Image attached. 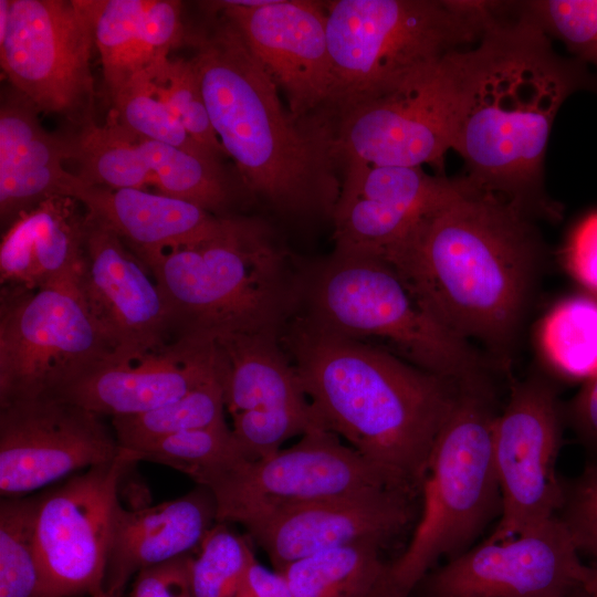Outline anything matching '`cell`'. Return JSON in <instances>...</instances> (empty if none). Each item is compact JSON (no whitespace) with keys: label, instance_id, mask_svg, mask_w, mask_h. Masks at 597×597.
Here are the masks:
<instances>
[{"label":"cell","instance_id":"27","mask_svg":"<svg viewBox=\"0 0 597 597\" xmlns=\"http://www.w3.org/2000/svg\"><path fill=\"white\" fill-rule=\"evenodd\" d=\"M384 546L364 541L324 549L286 566L293 597H381L388 566Z\"/></svg>","mask_w":597,"mask_h":597},{"label":"cell","instance_id":"4","mask_svg":"<svg viewBox=\"0 0 597 597\" xmlns=\"http://www.w3.org/2000/svg\"><path fill=\"white\" fill-rule=\"evenodd\" d=\"M186 40L213 130L247 189L281 216L332 219L342 179L331 127L293 118L222 13L207 15Z\"/></svg>","mask_w":597,"mask_h":597},{"label":"cell","instance_id":"37","mask_svg":"<svg viewBox=\"0 0 597 597\" xmlns=\"http://www.w3.org/2000/svg\"><path fill=\"white\" fill-rule=\"evenodd\" d=\"M231 417L232 432L248 460L269 457L286 440L323 427L314 410H251Z\"/></svg>","mask_w":597,"mask_h":597},{"label":"cell","instance_id":"2","mask_svg":"<svg viewBox=\"0 0 597 597\" xmlns=\"http://www.w3.org/2000/svg\"><path fill=\"white\" fill-rule=\"evenodd\" d=\"M578 91L597 94V73L558 54L519 2H500L474 48L453 144L473 187L526 213L557 218L544 188L554 119Z\"/></svg>","mask_w":597,"mask_h":597},{"label":"cell","instance_id":"43","mask_svg":"<svg viewBox=\"0 0 597 597\" xmlns=\"http://www.w3.org/2000/svg\"><path fill=\"white\" fill-rule=\"evenodd\" d=\"M583 589L588 597H597V565L588 566Z\"/></svg>","mask_w":597,"mask_h":597},{"label":"cell","instance_id":"5","mask_svg":"<svg viewBox=\"0 0 597 597\" xmlns=\"http://www.w3.org/2000/svg\"><path fill=\"white\" fill-rule=\"evenodd\" d=\"M144 263L165 300L171 342L281 337L300 310L303 259L260 218L228 214L214 237Z\"/></svg>","mask_w":597,"mask_h":597},{"label":"cell","instance_id":"44","mask_svg":"<svg viewBox=\"0 0 597 597\" xmlns=\"http://www.w3.org/2000/svg\"><path fill=\"white\" fill-rule=\"evenodd\" d=\"M568 597H588V596H587V594L585 593V590L583 589V586H582V588H579L578 590H576L575 593H573Z\"/></svg>","mask_w":597,"mask_h":597},{"label":"cell","instance_id":"28","mask_svg":"<svg viewBox=\"0 0 597 597\" xmlns=\"http://www.w3.org/2000/svg\"><path fill=\"white\" fill-rule=\"evenodd\" d=\"M538 343L564 378L586 381L597 374V295L577 294L553 306L540 326Z\"/></svg>","mask_w":597,"mask_h":597},{"label":"cell","instance_id":"26","mask_svg":"<svg viewBox=\"0 0 597 597\" xmlns=\"http://www.w3.org/2000/svg\"><path fill=\"white\" fill-rule=\"evenodd\" d=\"M214 349L231 416L251 410H313L279 336H227L214 342Z\"/></svg>","mask_w":597,"mask_h":597},{"label":"cell","instance_id":"24","mask_svg":"<svg viewBox=\"0 0 597 597\" xmlns=\"http://www.w3.org/2000/svg\"><path fill=\"white\" fill-rule=\"evenodd\" d=\"M100 53L109 100L168 59L186 40L181 3L172 0H81Z\"/></svg>","mask_w":597,"mask_h":597},{"label":"cell","instance_id":"46","mask_svg":"<svg viewBox=\"0 0 597 597\" xmlns=\"http://www.w3.org/2000/svg\"><path fill=\"white\" fill-rule=\"evenodd\" d=\"M237 597H248V596L244 595V594H243L242 591H240V589H239V593H238Z\"/></svg>","mask_w":597,"mask_h":597},{"label":"cell","instance_id":"34","mask_svg":"<svg viewBox=\"0 0 597 597\" xmlns=\"http://www.w3.org/2000/svg\"><path fill=\"white\" fill-rule=\"evenodd\" d=\"M198 548L190 563L191 597H237L254 557L250 542L217 522Z\"/></svg>","mask_w":597,"mask_h":597},{"label":"cell","instance_id":"39","mask_svg":"<svg viewBox=\"0 0 597 597\" xmlns=\"http://www.w3.org/2000/svg\"><path fill=\"white\" fill-rule=\"evenodd\" d=\"M564 262L573 277L597 295V209L584 214L570 229Z\"/></svg>","mask_w":597,"mask_h":597},{"label":"cell","instance_id":"36","mask_svg":"<svg viewBox=\"0 0 597 597\" xmlns=\"http://www.w3.org/2000/svg\"><path fill=\"white\" fill-rule=\"evenodd\" d=\"M523 11L572 57L597 71V0L520 1Z\"/></svg>","mask_w":597,"mask_h":597},{"label":"cell","instance_id":"15","mask_svg":"<svg viewBox=\"0 0 597 597\" xmlns=\"http://www.w3.org/2000/svg\"><path fill=\"white\" fill-rule=\"evenodd\" d=\"M122 451L102 416L59 397L0 405V492L22 496Z\"/></svg>","mask_w":597,"mask_h":597},{"label":"cell","instance_id":"30","mask_svg":"<svg viewBox=\"0 0 597 597\" xmlns=\"http://www.w3.org/2000/svg\"><path fill=\"white\" fill-rule=\"evenodd\" d=\"M224 409L223 388L217 377L150 411L114 417L112 427L119 447L134 450L176 433L228 425Z\"/></svg>","mask_w":597,"mask_h":597},{"label":"cell","instance_id":"19","mask_svg":"<svg viewBox=\"0 0 597 597\" xmlns=\"http://www.w3.org/2000/svg\"><path fill=\"white\" fill-rule=\"evenodd\" d=\"M418 495L399 488L374 489L281 510L243 527L281 573L333 547L364 541L385 547L416 519Z\"/></svg>","mask_w":597,"mask_h":597},{"label":"cell","instance_id":"13","mask_svg":"<svg viewBox=\"0 0 597 597\" xmlns=\"http://www.w3.org/2000/svg\"><path fill=\"white\" fill-rule=\"evenodd\" d=\"M136 461L134 451L122 449L115 459L40 495L35 538L43 597L91 596L103 589L119 481Z\"/></svg>","mask_w":597,"mask_h":597},{"label":"cell","instance_id":"7","mask_svg":"<svg viewBox=\"0 0 597 597\" xmlns=\"http://www.w3.org/2000/svg\"><path fill=\"white\" fill-rule=\"evenodd\" d=\"M297 314L326 332L459 384L488 381L486 363L471 344L433 318L379 258L333 250L324 258L303 259Z\"/></svg>","mask_w":597,"mask_h":597},{"label":"cell","instance_id":"20","mask_svg":"<svg viewBox=\"0 0 597 597\" xmlns=\"http://www.w3.org/2000/svg\"><path fill=\"white\" fill-rule=\"evenodd\" d=\"M219 377L214 343L175 341L130 362L111 359L56 397L100 416L139 415Z\"/></svg>","mask_w":597,"mask_h":597},{"label":"cell","instance_id":"6","mask_svg":"<svg viewBox=\"0 0 597 597\" xmlns=\"http://www.w3.org/2000/svg\"><path fill=\"white\" fill-rule=\"evenodd\" d=\"M498 1L324 2L333 88L325 119L405 85L447 54L478 43Z\"/></svg>","mask_w":597,"mask_h":597},{"label":"cell","instance_id":"21","mask_svg":"<svg viewBox=\"0 0 597 597\" xmlns=\"http://www.w3.org/2000/svg\"><path fill=\"white\" fill-rule=\"evenodd\" d=\"M217 523L211 491L198 485L187 494L156 505L126 510L115 519L103 589L121 597L140 570L189 554Z\"/></svg>","mask_w":597,"mask_h":597},{"label":"cell","instance_id":"14","mask_svg":"<svg viewBox=\"0 0 597 597\" xmlns=\"http://www.w3.org/2000/svg\"><path fill=\"white\" fill-rule=\"evenodd\" d=\"M564 419L546 378L531 376L512 387L493 429L501 516L484 542L512 538L558 514L565 498L556 469Z\"/></svg>","mask_w":597,"mask_h":597},{"label":"cell","instance_id":"32","mask_svg":"<svg viewBox=\"0 0 597 597\" xmlns=\"http://www.w3.org/2000/svg\"><path fill=\"white\" fill-rule=\"evenodd\" d=\"M138 461L170 467L201 484L208 476L245 459L228 425L176 433L134 450Z\"/></svg>","mask_w":597,"mask_h":597},{"label":"cell","instance_id":"11","mask_svg":"<svg viewBox=\"0 0 597 597\" xmlns=\"http://www.w3.org/2000/svg\"><path fill=\"white\" fill-rule=\"evenodd\" d=\"M198 485L213 494L217 522L242 526L281 510L368 490L399 488L413 492L323 427L269 457L240 459Z\"/></svg>","mask_w":597,"mask_h":597},{"label":"cell","instance_id":"12","mask_svg":"<svg viewBox=\"0 0 597 597\" xmlns=\"http://www.w3.org/2000/svg\"><path fill=\"white\" fill-rule=\"evenodd\" d=\"M93 45L81 0H10L0 63L13 90L39 112L63 115L84 127L92 124Z\"/></svg>","mask_w":597,"mask_h":597},{"label":"cell","instance_id":"23","mask_svg":"<svg viewBox=\"0 0 597 597\" xmlns=\"http://www.w3.org/2000/svg\"><path fill=\"white\" fill-rule=\"evenodd\" d=\"M70 198L114 231L143 262L214 237L227 217L160 192L87 185L78 176Z\"/></svg>","mask_w":597,"mask_h":597},{"label":"cell","instance_id":"38","mask_svg":"<svg viewBox=\"0 0 597 597\" xmlns=\"http://www.w3.org/2000/svg\"><path fill=\"white\" fill-rule=\"evenodd\" d=\"M558 516L580 555L597 558V460H593L570 485H565Z\"/></svg>","mask_w":597,"mask_h":597},{"label":"cell","instance_id":"18","mask_svg":"<svg viewBox=\"0 0 597 597\" xmlns=\"http://www.w3.org/2000/svg\"><path fill=\"white\" fill-rule=\"evenodd\" d=\"M84 248L81 290L116 360L130 362L172 343L167 306L150 270L87 213Z\"/></svg>","mask_w":597,"mask_h":597},{"label":"cell","instance_id":"31","mask_svg":"<svg viewBox=\"0 0 597 597\" xmlns=\"http://www.w3.org/2000/svg\"><path fill=\"white\" fill-rule=\"evenodd\" d=\"M40 495L8 496L0 503V597H43L36 551Z\"/></svg>","mask_w":597,"mask_h":597},{"label":"cell","instance_id":"3","mask_svg":"<svg viewBox=\"0 0 597 597\" xmlns=\"http://www.w3.org/2000/svg\"><path fill=\"white\" fill-rule=\"evenodd\" d=\"M280 341L321 425L420 494L432 447L461 384L326 332L300 314Z\"/></svg>","mask_w":597,"mask_h":597},{"label":"cell","instance_id":"17","mask_svg":"<svg viewBox=\"0 0 597 597\" xmlns=\"http://www.w3.org/2000/svg\"><path fill=\"white\" fill-rule=\"evenodd\" d=\"M207 15L222 13L302 123L322 122L333 88L324 2L270 0L244 8L231 1H202Z\"/></svg>","mask_w":597,"mask_h":597},{"label":"cell","instance_id":"33","mask_svg":"<svg viewBox=\"0 0 597 597\" xmlns=\"http://www.w3.org/2000/svg\"><path fill=\"white\" fill-rule=\"evenodd\" d=\"M111 102V121L129 134L219 160L193 140L179 119L158 98L146 72L134 77Z\"/></svg>","mask_w":597,"mask_h":597},{"label":"cell","instance_id":"41","mask_svg":"<svg viewBox=\"0 0 597 597\" xmlns=\"http://www.w3.org/2000/svg\"><path fill=\"white\" fill-rule=\"evenodd\" d=\"M564 417L574 432L597 460V374L584 381L569 401Z\"/></svg>","mask_w":597,"mask_h":597},{"label":"cell","instance_id":"10","mask_svg":"<svg viewBox=\"0 0 597 597\" xmlns=\"http://www.w3.org/2000/svg\"><path fill=\"white\" fill-rule=\"evenodd\" d=\"M470 49L447 54L396 91L336 116L331 126L338 163L429 164L443 174V158L457 134Z\"/></svg>","mask_w":597,"mask_h":597},{"label":"cell","instance_id":"45","mask_svg":"<svg viewBox=\"0 0 597 597\" xmlns=\"http://www.w3.org/2000/svg\"><path fill=\"white\" fill-rule=\"evenodd\" d=\"M90 597H112L107 593L104 591V589L91 595Z\"/></svg>","mask_w":597,"mask_h":597},{"label":"cell","instance_id":"8","mask_svg":"<svg viewBox=\"0 0 597 597\" xmlns=\"http://www.w3.org/2000/svg\"><path fill=\"white\" fill-rule=\"evenodd\" d=\"M489 381L461 384L432 447L410 542L388 566L381 597H410L443 556L453 558L501 512Z\"/></svg>","mask_w":597,"mask_h":597},{"label":"cell","instance_id":"35","mask_svg":"<svg viewBox=\"0 0 597 597\" xmlns=\"http://www.w3.org/2000/svg\"><path fill=\"white\" fill-rule=\"evenodd\" d=\"M154 92L201 147L219 158L223 148L211 125L191 59L169 57L146 72Z\"/></svg>","mask_w":597,"mask_h":597},{"label":"cell","instance_id":"25","mask_svg":"<svg viewBox=\"0 0 597 597\" xmlns=\"http://www.w3.org/2000/svg\"><path fill=\"white\" fill-rule=\"evenodd\" d=\"M75 201L51 198L11 223L0 245L1 290L31 291L82 273L85 216Z\"/></svg>","mask_w":597,"mask_h":597},{"label":"cell","instance_id":"9","mask_svg":"<svg viewBox=\"0 0 597 597\" xmlns=\"http://www.w3.org/2000/svg\"><path fill=\"white\" fill-rule=\"evenodd\" d=\"M80 276L31 291L1 290L0 405L56 397L116 359Z\"/></svg>","mask_w":597,"mask_h":597},{"label":"cell","instance_id":"22","mask_svg":"<svg viewBox=\"0 0 597 597\" xmlns=\"http://www.w3.org/2000/svg\"><path fill=\"white\" fill-rule=\"evenodd\" d=\"M39 111L15 90L0 106V216L12 223L54 197L70 198L77 176L63 168L71 159V139L52 135Z\"/></svg>","mask_w":597,"mask_h":597},{"label":"cell","instance_id":"1","mask_svg":"<svg viewBox=\"0 0 597 597\" xmlns=\"http://www.w3.org/2000/svg\"><path fill=\"white\" fill-rule=\"evenodd\" d=\"M532 216L454 180L384 261L426 311L503 365L520 336L544 256Z\"/></svg>","mask_w":597,"mask_h":597},{"label":"cell","instance_id":"42","mask_svg":"<svg viewBox=\"0 0 597 597\" xmlns=\"http://www.w3.org/2000/svg\"><path fill=\"white\" fill-rule=\"evenodd\" d=\"M240 591L248 597H293L286 577L261 565L255 556L248 566Z\"/></svg>","mask_w":597,"mask_h":597},{"label":"cell","instance_id":"40","mask_svg":"<svg viewBox=\"0 0 597 597\" xmlns=\"http://www.w3.org/2000/svg\"><path fill=\"white\" fill-rule=\"evenodd\" d=\"M189 554L140 570L130 597H191Z\"/></svg>","mask_w":597,"mask_h":597},{"label":"cell","instance_id":"29","mask_svg":"<svg viewBox=\"0 0 597 597\" xmlns=\"http://www.w3.org/2000/svg\"><path fill=\"white\" fill-rule=\"evenodd\" d=\"M339 197L362 198L417 214L427 212L452 188L443 174L422 167L344 163Z\"/></svg>","mask_w":597,"mask_h":597},{"label":"cell","instance_id":"16","mask_svg":"<svg viewBox=\"0 0 597 597\" xmlns=\"http://www.w3.org/2000/svg\"><path fill=\"white\" fill-rule=\"evenodd\" d=\"M587 568L557 514L512 538L467 549L419 586L427 597H568L582 588Z\"/></svg>","mask_w":597,"mask_h":597}]
</instances>
